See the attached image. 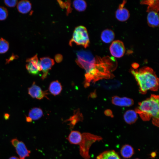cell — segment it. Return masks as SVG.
<instances>
[{
  "instance_id": "1",
  "label": "cell",
  "mask_w": 159,
  "mask_h": 159,
  "mask_svg": "<svg viewBox=\"0 0 159 159\" xmlns=\"http://www.w3.org/2000/svg\"><path fill=\"white\" fill-rule=\"evenodd\" d=\"M131 72L137 81L142 94H145L148 90L156 91L158 90L159 80L152 69L145 67L138 70H132Z\"/></svg>"
},
{
  "instance_id": "2",
  "label": "cell",
  "mask_w": 159,
  "mask_h": 159,
  "mask_svg": "<svg viewBox=\"0 0 159 159\" xmlns=\"http://www.w3.org/2000/svg\"><path fill=\"white\" fill-rule=\"evenodd\" d=\"M159 100L158 95H152L150 98L140 102L135 111L143 120H148L152 117L153 123L158 127L159 115Z\"/></svg>"
},
{
  "instance_id": "3",
  "label": "cell",
  "mask_w": 159,
  "mask_h": 159,
  "mask_svg": "<svg viewBox=\"0 0 159 159\" xmlns=\"http://www.w3.org/2000/svg\"><path fill=\"white\" fill-rule=\"evenodd\" d=\"M77 64L86 71L85 82L90 83L95 80L98 75L96 58L90 52L83 50L77 52Z\"/></svg>"
},
{
  "instance_id": "4",
  "label": "cell",
  "mask_w": 159,
  "mask_h": 159,
  "mask_svg": "<svg viewBox=\"0 0 159 159\" xmlns=\"http://www.w3.org/2000/svg\"><path fill=\"white\" fill-rule=\"evenodd\" d=\"M82 134V139L80 144V153L85 159H89V150L92 145L96 141L102 140L101 137L88 132H84Z\"/></svg>"
},
{
  "instance_id": "5",
  "label": "cell",
  "mask_w": 159,
  "mask_h": 159,
  "mask_svg": "<svg viewBox=\"0 0 159 159\" xmlns=\"http://www.w3.org/2000/svg\"><path fill=\"white\" fill-rule=\"evenodd\" d=\"M89 38L86 28L82 26L77 27L74 30L72 37L69 44L72 46L74 43L77 45H81L86 48L88 46Z\"/></svg>"
},
{
  "instance_id": "6",
  "label": "cell",
  "mask_w": 159,
  "mask_h": 159,
  "mask_svg": "<svg viewBox=\"0 0 159 159\" xmlns=\"http://www.w3.org/2000/svg\"><path fill=\"white\" fill-rule=\"evenodd\" d=\"M26 68L30 74L37 75L42 71L39 61L38 60L37 54L31 58L27 59L26 61Z\"/></svg>"
},
{
  "instance_id": "7",
  "label": "cell",
  "mask_w": 159,
  "mask_h": 159,
  "mask_svg": "<svg viewBox=\"0 0 159 159\" xmlns=\"http://www.w3.org/2000/svg\"><path fill=\"white\" fill-rule=\"evenodd\" d=\"M11 142L15 148L20 159H25L26 157L29 156L30 151L27 149L23 142L15 138L12 139Z\"/></svg>"
},
{
  "instance_id": "8",
  "label": "cell",
  "mask_w": 159,
  "mask_h": 159,
  "mask_svg": "<svg viewBox=\"0 0 159 159\" xmlns=\"http://www.w3.org/2000/svg\"><path fill=\"white\" fill-rule=\"evenodd\" d=\"M110 51L111 55L117 58H120L124 55L125 49L123 42L120 40L113 41L110 47Z\"/></svg>"
},
{
  "instance_id": "9",
  "label": "cell",
  "mask_w": 159,
  "mask_h": 159,
  "mask_svg": "<svg viewBox=\"0 0 159 159\" xmlns=\"http://www.w3.org/2000/svg\"><path fill=\"white\" fill-rule=\"evenodd\" d=\"M41 68L43 72L42 79H45L49 70L54 64V60L49 57H46L40 58L39 61Z\"/></svg>"
},
{
  "instance_id": "10",
  "label": "cell",
  "mask_w": 159,
  "mask_h": 159,
  "mask_svg": "<svg viewBox=\"0 0 159 159\" xmlns=\"http://www.w3.org/2000/svg\"><path fill=\"white\" fill-rule=\"evenodd\" d=\"M28 93L33 98L41 100L44 97H47L48 93L43 91L41 88L33 82L32 85L28 89Z\"/></svg>"
},
{
  "instance_id": "11",
  "label": "cell",
  "mask_w": 159,
  "mask_h": 159,
  "mask_svg": "<svg viewBox=\"0 0 159 159\" xmlns=\"http://www.w3.org/2000/svg\"><path fill=\"white\" fill-rule=\"evenodd\" d=\"M126 2V1H124L123 2L119 5V8L115 12L116 17L120 21H125L127 20L130 17V13L128 10L124 7Z\"/></svg>"
},
{
  "instance_id": "12",
  "label": "cell",
  "mask_w": 159,
  "mask_h": 159,
  "mask_svg": "<svg viewBox=\"0 0 159 159\" xmlns=\"http://www.w3.org/2000/svg\"><path fill=\"white\" fill-rule=\"evenodd\" d=\"M112 102L114 105L123 107H129L134 104L132 99L126 97H120L117 96L112 97Z\"/></svg>"
},
{
  "instance_id": "13",
  "label": "cell",
  "mask_w": 159,
  "mask_h": 159,
  "mask_svg": "<svg viewBox=\"0 0 159 159\" xmlns=\"http://www.w3.org/2000/svg\"><path fill=\"white\" fill-rule=\"evenodd\" d=\"M43 112L42 110L38 107H34L29 112L28 116L26 117V120L28 122H31L32 120H37L42 116Z\"/></svg>"
},
{
  "instance_id": "14",
  "label": "cell",
  "mask_w": 159,
  "mask_h": 159,
  "mask_svg": "<svg viewBox=\"0 0 159 159\" xmlns=\"http://www.w3.org/2000/svg\"><path fill=\"white\" fill-rule=\"evenodd\" d=\"M147 17L148 25L152 27H155L159 25V14L158 12L151 11L148 12Z\"/></svg>"
},
{
  "instance_id": "15",
  "label": "cell",
  "mask_w": 159,
  "mask_h": 159,
  "mask_svg": "<svg viewBox=\"0 0 159 159\" xmlns=\"http://www.w3.org/2000/svg\"><path fill=\"white\" fill-rule=\"evenodd\" d=\"M67 139L72 144L79 145L82 139V134L79 131L72 130Z\"/></svg>"
},
{
  "instance_id": "16",
  "label": "cell",
  "mask_w": 159,
  "mask_h": 159,
  "mask_svg": "<svg viewBox=\"0 0 159 159\" xmlns=\"http://www.w3.org/2000/svg\"><path fill=\"white\" fill-rule=\"evenodd\" d=\"M18 11L21 13L25 14L29 12L32 9V4L28 0H21L17 4Z\"/></svg>"
},
{
  "instance_id": "17",
  "label": "cell",
  "mask_w": 159,
  "mask_h": 159,
  "mask_svg": "<svg viewBox=\"0 0 159 159\" xmlns=\"http://www.w3.org/2000/svg\"><path fill=\"white\" fill-rule=\"evenodd\" d=\"M115 34L111 30L106 29L103 30L101 35V38L104 42L109 43L111 42L114 39Z\"/></svg>"
},
{
  "instance_id": "18",
  "label": "cell",
  "mask_w": 159,
  "mask_h": 159,
  "mask_svg": "<svg viewBox=\"0 0 159 159\" xmlns=\"http://www.w3.org/2000/svg\"><path fill=\"white\" fill-rule=\"evenodd\" d=\"M124 118L127 123L130 124H133L137 120V112L133 110H128L124 114Z\"/></svg>"
},
{
  "instance_id": "19",
  "label": "cell",
  "mask_w": 159,
  "mask_h": 159,
  "mask_svg": "<svg viewBox=\"0 0 159 159\" xmlns=\"http://www.w3.org/2000/svg\"><path fill=\"white\" fill-rule=\"evenodd\" d=\"M49 90L52 94L56 96L60 93L62 90V87L58 80L54 81L50 83Z\"/></svg>"
},
{
  "instance_id": "20",
  "label": "cell",
  "mask_w": 159,
  "mask_h": 159,
  "mask_svg": "<svg viewBox=\"0 0 159 159\" xmlns=\"http://www.w3.org/2000/svg\"><path fill=\"white\" fill-rule=\"evenodd\" d=\"M97 159H120L118 155L115 151H105L97 157Z\"/></svg>"
},
{
  "instance_id": "21",
  "label": "cell",
  "mask_w": 159,
  "mask_h": 159,
  "mask_svg": "<svg viewBox=\"0 0 159 159\" xmlns=\"http://www.w3.org/2000/svg\"><path fill=\"white\" fill-rule=\"evenodd\" d=\"M141 4H147L148 5L147 11L149 12L151 11L158 12L159 10V1L158 0L142 1Z\"/></svg>"
},
{
  "instance_id": "22",
  "label": "cell",
  "mask_w": 159,
  "mask_h": 159,
  "mask_svg": "<svg viewBox=\"0 0 159 159\" xmlns=\"http://www.w3.org/2000/svg\"><path fill=\"white\" fill-rule=\"evenodd\" d=\"M75 113L67 120V121H69V125L71 129L73 128L78 122L82 121L83 120L82 116L79 111H76Z\"/></svg>"
},
{
  "instance_id": "23",
  "label": "cell",
  "mask_w": 159,
  "mask_h": 159,
  "mask_svg": "<svg viewBox=\"0 0 159 159\" xmlns=\"http://www.w3.org/2000/svg\"><path fill=\"white\" fill-rule=\"evenodd\" d=\"M134 153L133 148L128 145H125L123 146L121 150V154L125 158H130L132 155Z\"/></svg>"
},
{
  "instance_id": "24",
  "label": "cell",
  "mask_w": 159,
  "mask_h": 159,
  "mask_svg": "<svg viewBox=\"0 0 159 159\" xmlns=\"http://www.w3.org/2000/svg\"><path fill=\"white\" fill-rule=\"evenodd\" d=\"M102 83V85L105 88L108 89H116L120 87V82L117 80H112L103 81Z\"/></svg>"
},
{
  "instance_id": "25",
  "label": "cell",
  "mask_w": 159,
  "mask_h": 159,
  "mask_svg": "<svg viewBox=\"0 0 159 159\" xmlns=\"http://www.w3.org/2000/svg\"><path fill=\"white\" fill-rule=\"evenodd\" d=\"M73 5L75 9L79 11H84L87 7L86 2L83 0H76L73 2Z\"/></svg>"
},
{
  "instance_id": "26",
  "label": "cell",
  "mask_w": 159,
  "mask_h": 159,
  "mask_svg": "<svg viewBox=\"0 0 159 159\" xmlns=\"http://www.w3.org/2000/svg\"><path fill=\"white\" fill-rule=\"evenodd\" d=\"M9 47L8 42L4 39H0V54H3L6 52Z\"/></svg>"
},
{
  "instance_id": "27",
  "label": "cell",
  "mask_w": 159,
  "mask_h": 159,
  "mask_svg": "<svg viewBox=\"0 0 159 159\" xmlns=\"http://www.w3.org/2000/svg\"><path fill=\"white\" fill-rule=\"evenodd\" d=\"M8 15L7 9L3 6H0V20H4L6 19Z\"/></svg>"
},
{
  "instance_id": "28",
  "label": "cell",
  "mask_w": 159,
  "mask_h": 159,
  "mask_svg": "<svg viewBox=\"0 0 159 159\" xmlns=\"http://www.w3.org/2000/svg\"><path fill=\"white\" fill-rule=\"evenodd\" d=\"M4 1L6 5L10 7H14L18 3V1L16 0H4Z\"/></svg>"
},
{
  "instance_id": "29",
  "label": "cell",
  "mask_w": 159,
  "mask_h": 159,
  "mask_svg": "<svg viewBox=\"0 0 159 159\" xmlns=\"http://www.w3.org/2000/svg\"><path fill=\"white\" fill-rule=\"evenodd\" d=\"M62 56L60 54H57L55 57V59L57 62H59L62 61Z\"/></svg>"
},
{
  "instance_id": "30",
  "label": "cell",
  "mask_w": 159,
  "mask_h": 159,
  "mask_svg": "<svg viewBox=\"0 0 159 159\" xmlns=\"http://www.w3.org/2000/svg\"><path fill=\"white\" fill-rule=\"evenodd\" d=\"M110 111H107V112H105V114L107 115L108 116V115H109V116L111 115H112V112L110 113Z\"/></svg>"
},
{
  "instance_id": "31",
  "label": "cell",
  "mask_w": 159,
  "mask_h": 159,
  "mask_svg": "<svg viewBox=\"0 0 159 159\" xmlns=\"http://www.w3.org/2000/svg\"><path fill=\"white\" fill-rule=\"evenodd\" d=\"M9 159H20L19 158L16 156H12Z\"/></svg>"
},
{
  "instance_id": "32",
  "label": "cell",
  "mask_w": 159,
  "mask_h": 159,
  "mask_svg": "<svg viewBox=\"0 0 159 159\" xmlns=\"http://www.w3.org/2000/svg\"><path fill=\"white\" fill-rule=\"evenodd\" d=\"M156 153L155 152L152 153L151 154V156L153 157H154L156 156Z\"/></svg>"
},
{
  "instance_id": "33",
  "label": "cell",
  "mask_w": 159,
  "mask_h": 159,
  "mask_svg": "<svg viewBox=\"0 0 159 159\" xmlns=\"http://www.w3.org/2000/svg\"><path fill=\"white\" fill-rule=\"evenodd\" d=\"M138 159V158H136V159Z\"/></svg>"
}]
</instances>
